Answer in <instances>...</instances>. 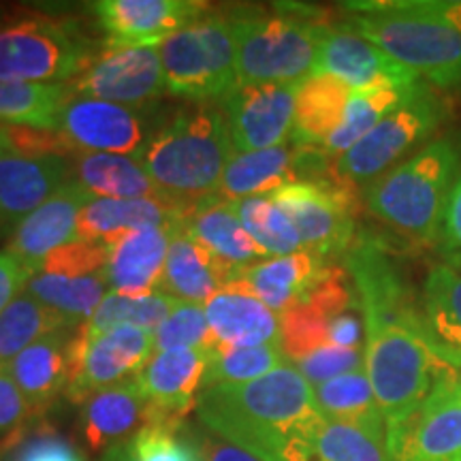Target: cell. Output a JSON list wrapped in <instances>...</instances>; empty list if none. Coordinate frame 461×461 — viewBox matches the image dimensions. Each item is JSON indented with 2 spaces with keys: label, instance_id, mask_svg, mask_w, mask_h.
Segmentation results:
<instances>
[{
  "label": "cell",
  "instance_id": "1",
  "mask_svg": "<svg viewBox=\"0 0 461 461\" xmlns=\"http://www.w3.org/2000/svg\"><path fill=\"white\" fill-rule=\"evenodd\" d=\"M344 261L366 327L363 367L380 412L393 423L417 411L447 376L461 372V355L436 338L423 302L414 299L376 238L357 235Z\"/></svg>",
  "mask_w": 461,
  "mask_h": 461
},
{
  "label": "cell",
  "instance_id": "2",
  "mask_svg": "<svg viewBox=\"0 0 461 461\" xmlns=\"http://www.w3.org/2000/svg\"><path fill=\"white\" fill-rule=\"evenodd\" d=\"M197 412L205 428L258 461H316L325 417L291 363L250 383L203 389Z\"/></svg>",
  "mask_w": 461,
  "mask_h": 461
},
{
  "label": "cell",
  "instance_id": "3",
  "mask_svg": "<svg viewBox=\"0 0 461 461\" xmlns=\"http://www.w3.org/2000/svg\"><path fill=\"white\" fill-rule=\"evenodd\" d=\"M346 24L436 88L461 84V0L344 3Z\"/></svg>",
  "mask_w": 461,
  "mask_h": 461
},
{
  "label": "cell",
  "instance_id": "4",
  "mask_svg": "<svg viewBox=\"0 0 461 461\" xmlns=\"http://www.w3.org/2000/svg\"><path fill=\"white\" fill-rule=\"evenodd\" d=\"M233 157V141L222 109L193 103L173 115L163 129L152 132L135 160L160 193L194 205L218 193Z\"/></svg>",
  "mask_w": 461,
  "mask_h": 461
},
{
  "label": "cell",
  "instance_id": "5",
  "mask_svg": "<svg viewBox=\"0 0 461 461\" xmlns=\"http://www.w3.org/2000/svg\"><path fill=\"white\" fill-rule=\"evenodd\" d=\"M238 48L240 86L302 84L314 71L321 39L333 22L327 11L297 3L227 11Z\"/></svg>",
  "mask_w": 461,
  "mask_h": 461
},
{
  "label": "cell",
  "instance_id": "6",
  "mask_svg": "<svg viewBox=\"0 0 461 461\" xmlns=\"http://www.w3.org/2000/svg\"><path fill=\"white\" fill-rule=\"evenodd\" d=\"M459 169L461 132H448L376 177L366 188L367 210L408 238L436 241Z\"/></svg>",
  "mask_w": 461,
  "mask_h": 461
},
{
  "label": "cell",
  "instance_id": "7",
  "mask_svg": "<svg viewBox=\"0 0 461 461\" xmlns=\"http://www.w3.org/2000/svg\"><path fill=\"white\" fill-rule=\"evenodd\" d=\"M167 90L201 105L224 101L238 88V48L230 20L210 9L158 45Z\"/></svg>",
  "mask_w": 461,
  "mask_h": 461
},
{
  "label": "cell",
  "instance_id": "8",
  "mask_svg": "<svg viewBox=\"0 0 461 461\" xmlns=\"http://www.w3.org/2000/svg\"><path fill=\"white\" fill-rule=\"evenodd\" d=\"M447 113V101L420 79L408 90L400 105L384 115L355 148L333 158V176L353 188L376 180L393 169L408 149L428 140Z\"/></svg>",
  "mask_w": 461,
  "mask_h": 461
},
{
  "label": "cell",
  "instance_id": "9",
  "mask_svg": "<svg viewBox=\"0 0 461 461\" xmlns=\"http://www.w3.org/2000/svg\"><path fill=\"white\" fill-rule=\"evenodd\" d=\"M90 41L77 26L31 15L0 28V79L62 84L90 68Z\"/></svg>",
  "mask_w": 461,
  "mask_h": 461
},
{
  "label": "cell",
  "instance_id": "10",
  "mask_svg": "<svg viewBox=\"0 0 461 461\" xmlns=\"http://www.w3.org/2000/svg\"><path fill=\"white\" fill-rule=\"evenodd\" d=\"M274 199L295 224L303 250L327 258L346 255L357 238L355 188L344 182H291Z\"/></svg>",
  "mask_w": 461,
  "mask_h": 461
},
{
  "label": "cell",
  "instance_id": "11",
  "mask_svg": "<svg viewBox=\"0 0 461 461\" xmlns=\"http://www.w3.org/2000/svg\"><path fill=\"white\" fill-rule=\"evenodd\" d=\"M154 353V331L141 327L120 325L101 336H88L77 327L65 395L73 403H86L99 391L135 378Z\"/></svg>",
  "mask_w": 461,
  "mask_h": 461
},
{
  "label": "cell",
  "instance_id": "12",
  "mask_svg": "<svg viewBox=\"0 0 461 461\" xmlns=\"http://www.w3.org/2000/svg\"><path fill=\"white\" fill-rule=\"evenodd\" d=\"M389 461H461V372L447 376L417 411L387 423Z\"/></svg>",
  "mask_w": 461,
  "mask_h": 461
},
{
  "label": "cell",
  "instance_id": "13",
  "mask_svg": "<svg viewBox=\"0 0 461 461\" xmlns=\"http://www.w3.org/2000/svg\"><path fill=\"white\" fill-rule=\"evenodd\" d=\"M71 86L75 95L129 109L152 105L167 90L158 48L103 50Z\"/></svg>",
  "mask_w": 461,
  "mask_h": 461
},
{
  "label": "cell",
  "instance_id": "14",
  "mask_svg": "<svg viewBox=\"0 0 461 461\" xmlns=\"http://www.w3.org/2000/svg\"><path fill=\"white\" fill-rule=\"evenodd\" d=\"M297 90L299 84H257L230 92L221 105L235 154L285 146L293 132Z\"/></svg>",
  "mask_w": 461,
  "mask_h": 461
},
{
  "label": "cell",
  "instance_id": "15",
  "mask_svg": "<svg viewBox=\"0 0 461 461\" xmlns=\"http://www.w3.org/2000/svg\"><path fill=\"white\" fill-rule=\"evenodd\" d=\"M103 32V50L158 48L212 9L201 0H99L90 3Z\"/></svg>",
  "mask_w": 461,
  "mask_h": 461
},
{
  "label": "cell",
  "instance_id": "16",
  "mask_svg": "<svg viewBox=\"0 0 461 461\" xmlns=\"http://www.w3.org/2000/svg\"><path fill=\"white\" fill-rule=\"evenodd\" d=\"M312 75H330L353 90L376 86H408L420 79L376 45L357 34L348 24H333L322 34Z\"/></svg>",
  "mask_w": 461,
  "mask_h": 461
},
{
  "label": "cell",
  "instance_id": "17",
  "mask_svg": "<svg viewBox=\"0 0 461 461\" xmlns=\"http://www.w3.org/2000/svg\"><path fill=\"white\" fill-rule=\"evenodd\" d=\"M58 131L75 152H101L132 157L146 143V132L135 109L73 95L60 115Z\"/></svg>",
  "mask_w": 461,
  "mask_h": 461
},
{
  "label": "cell",
  "instance_id": "18",
  "mask_svg": "<svg viewBox=\"0 0 461 461\" xmlns=\"http://www.w3.org/2000/svg\"><path fill=\"white\" fill-rule=\"evenodd\" d=\"M90 199L95 197L77 182H67L54 197L15 224L7 252L26 272L41 274L43 261L51 252L79 240V214Z\"/></svg>",
  "mask_w": 461,
  "mask_h": 461
},
{
  "label": "cell",
  "instance_id": "19",
  "mask_svg": "<svg viewBox=\"0 0 461 461\" xmlns=\"http://www.w3.org/2000/svg\"><path fill=\"white\" fill-rule=\"evenodd\" d=\"M205 370L207 350L201 348H171L149 357L135 380L152 406L154 423H182L197 408Z\"/></svg>",
  "mask_w": 461,
  "mask_h": 461
},
{
  "label": "cell",
  "instance_id": "20",
  "mask_svg": "<svg viewBox=\"0 0 461 461\" xmlns=\"http://www.w3.org/2000/svg\"><path fill=\"white\" fill-rule=\"evenodd\" d=\"M177 224L180 222L129 230L107 241V265L103 274L113 293L140 297L160 291L167 255Z\"/></svg>",
  "mask_w": 461,
  "mask_h": 461
},
{
  "label": "cell",
  "instance_id": "21",
  "mask_svg": "<svg viewBox=\"0 0 461 461\" xmlns=\"http://www.w3.org/2000/svg\"><path fill=\"white\" fill-rule=\"evenodd\" d=\"M205 316L221 344L280 346V314L255 295L244 278H233L205 303Z\"/></svg>",
  "mask_w": 461,
  "mask_h": 461
},
{
  "label": "cell",
  "instance_id": "22",
  "mask_svg": "<svg viewBox=\"0 0 461 461\" xmlns=\"http://www.w3.org/2000/svg\"><path fill=\"white\" fill-rule=\"evenodd\" d=\"M73 165L62 157L22 158L0 154V227L24 221L71 182Z\"/></svg>",
  "mask_w": 461,
  "mask_h": 461
},
{
  "label": "cell",
  "instance_id": "23",
  "mask_svg": "<svg viewBox=\"0 0 461 461\" xmlns=\"http://www.w3.org/2000/svg\"><path fill=\"white\" fill-rule=\"evenodd\" d=\"M194 205L169 197L90 199L79 214L77 235L79 240L107 244L129 230L182 222Z\"/></svg>",
  "mask_w": 461,
  "mask_h": 461
},
{
  "label": "cell",
  "instance_id": "24",
  "mask_svg": "<svg viewBox=\"0 0 461 461\" xmlns=\"http://www.w3.org/2000/svg\"><path fill=\"white\" fill-rule=\"evenodd\" d=\"M184 229L199 240L218 261L233 269L235 276L244 269L261 263V258H272L252 240L241 224L233 201L222 197H207L199 201L184 218Z\"/></svg>",
  "mask_w": 461,
  "mask_h": 461
},
{
  "label": "cell",
  "instance_id": "25",
  "mask_svg": "<svg viewBox=\"0 0 461 461\" xmlns=\"http://www.w3.org/2000/svg\"><path fill=\"white\" fill-rule=\"evenodd\" d=\"M235 276L233 269L218 261L207 248L177 224L167 255L160 291L184 303L205 305Z\"/></svg>",
  "mask_w": 461,
  "mask_h": 461
},
{
  "label": "cell",
  "instance_id": "26",
  "mask_svg": "<svg viewBox=\"0 0 461 461\" xmlns=\"http://www.w3.org/2000/svg\"><path fill=\"white\" fill-rule=\"evenodd\" d=\"M82 406V431L92 451L120 445V440L154 423L152 406L135 378L99 391Z\"/></svg>",
  "mask_w": 461,
  "mask_h": 461
},
{
  "label": "cell",
  "instance_id": "27",
  "mask_svg": "<svg viewBox=\"0 0 461 461\" xmlns=\"http://www.w3.org/2000/svg\"><path fill=\"white\" fill-rule=\"evenodd\" d=\"M75 331L58 330L48 333L7 366V372L31 411H43L62 391H67Z\"/></svg>",
  "mask_w": 461,
  "mask_h": 461
},
{
  "label": "cell",
  "instance_id": "28",
  "mask_svg": "<svg viewBox=\"0 0 461 461\" xmlns=\"http://www.w3.org/2000/svg\"><path fill=\"white\" fill-rule=\"evenodd\" d=\"M327 265L312 252L299 250L286 257H272L244 269L240 278L248 282L261 302L272 308L276 314L302 303L305 295L319 285L325 276Z\"/></svg>",
  "mask_w": 461,
  "mask_h": 461
},
{
  "label": "cell",
  "instance_id": "29",
  "mask_svg": "<svg viewBox=\"0 0 461 461\" xmlns=\"http://www.w3.org/2000/svg\"><path fill=\"white\" fill-rule=\"evenodd\" d=\"M353 88L330 75H310L299 84L291 141L297 148L322 149L344 122Z\"/></svg>",
  "mask_w": 461,
  "mask_h": 461
},
{
  "label": "cell",
  "instance_id": "30",
  "mask_svg": "<svg viewBox=\"0 0 461 461\" xmlns=\"http://www.w3.org/2000/svg\"><path fill=\"white\" fill-rule=\"evenodd\" d=\"M71 165L75 171V182L96 199L167 197L132 157L77 152Z\"/></svg>",
  "mask_w": 461,
  "mask_h": 461
},
{
  "label": "cell",
  "instance_id": "31",
  "mask_svg": "<svg viewBox=\"0 0 461 461\" xmlns=\"http://www.w3.org/2000/svg\"><path fill=\"white\" fill-rule=\"evenodd\" d=\"M295 182V148L278 146L258 152L235 154L218 188V197L227 201H241L276 190Z\"/></svg>",
  "mask_w": 461,
  "mask_h": 461
},
{
  "label": "cell",
  "instance_id": "32",
  "mask_svg": "<svg viewBox=\"0 0 461 461\" xmlns=\"http://www.w3.org/2000/svg\"><path fill=\"white\" fill-rule=\"evenodd\" d=\"M73 95L71 84L5 82L0 79V122L58 131L60 115Z\"/></svg>",
  "mask_w": 461,
  "mask_h": 461
},
{
  "label": "cell",
  "instance_id": "33",
  "mask_svg": "<svg viewBox=\"0 0 461 461\" xmlns=\"http://www.w3.org/2000/svg\"><path fill=\"white\" fill-rule=\"evenodd\" d=\"M316 461H389L387 420H330L316 438Z\"/></svg>",
  "mask_w": 461,
  "mask_h": 461
},
{
  "label": "cell",
  "instance_id": "34",
  "mask_svg": "<svg viewBox=\"0 0 461 461\" xmlns=\"http://www.w3.org/2000/svg\"><path fill=\"white\" fill-rule=\"evenodd\" d=\"M58 330H77L56 310L37 302L28 293L15 297L0 312V370L7 367L28 346Z\"/></svg>",
  "mask_w": 461,
  "mask_h": 461
},
{
  "label": "cell",
  "instance_id": "35",
  "mask_svg": "<svg viewBox=\"0 0 461 461\" xmlns=\"http://www.w3.org/2000/svg\"><path fill=\"white\" fill-rule=\"evenodd\" d=\"M105 274L84 276V278L37 274L28 282L26 291L37 302L65 316L73 327H82L105 299Z\"/></svg>",
  "mask_w": 461,
  "mask_h": 461
},
{
  "label": "cell",
  "instance_id": "36",
  "mask_svg": "<svg viewBox=\"0 0 461 461\" xmlns=\"http://www.w3.org/2000/svg\"><path fill=\"white\" fill-rule=\"evenodd\" d=\"M412 86L402 88V86L384 84L376 86V88L353 90L348 107H346L344 113V122L339 124V129L330 137V141L322 146V152H325L327 157L338 158L348 152L350 148H355L357 143H359L363 137L384 118V115L391 113L397 105H400Z\"/></svg>",
  "mask_w": 461,
  "mask_h": 461
},
{
  "label": "cell",
  "instance_id": "37",
  "mask_svg": "<svg viewBox=\"0 0 461 461\" xmlns=\"http://www.w3.org/2000/svg\"><path fill=\"white\" fill-rule=\"evenodd\" d=\"M285 359L280 346H229L216 342L207 350L203 389L250 383L278 370L286 363Z\"/></svg>",
  "mask_w": 461,
  "mask_h": 461
},
{
  "label": "cell",
  "instance_id": "38",
  "mask_svg": "<svg viewBox=\"0 0 461 461\" xmlns=\"http://www.w3.org/2000/svg\"><path fill=\"white\" fill-rule=\"evenodd\" d=\"M177 303H180V299L171 297L165 291H154L149 295L140 297L120 295V293L109 291L99 308H96V312L92 314V319L84 322L82 331L88 333V336H101V333L120 325L157 331L160 322L171 314V310Z\"/></svg>",
  "mask_w": 461,
  "mask_h": 461
},
{
  "label": "cell",
  "instance_id": "39",
  "mask_svg": "<svg viewBox=\"0 0 461 461\" xmlns=\"http://www.w3.org/2000/svg\"><path fill=\"white\" fill-rule=\"evenodd\" d=\"M233 205L244 229L269 257H286L303 250L295 224L276 203L274 194L233 201Z\"/></svg>",
  "mask_w": 461,
  "mask_h": 461
},
{
  "label": "cell",
  "instance_id": "40",
  "mask_svg": "<svg viewBox=\"0 0 461 461\" xmlns=\"http://www.w3.org/2000/svg\"><path fill=\"white\" fill-rule=\"evenodd\" d=\"M420 302L436 338L461 355V272L451 265L431 269Z\"/></svg>",
  "mask_w": 461,
  "mask_h": 461
},
{
  "label": "cell",
  "instance_id": "41",
  "mask_svg": "<svg viewBox=\"0 0 461 461\" xmlns=\"http://www.w3.org/2000/svg\"><path fill=\"white\" fill-rule=\"evenodd\" d=\"M322 417L330 420H370L383 417L366 367L314 387Z\"/></svg>",
  "mask_w": 461,
  "mask_h": 461
},
{
  "label": "cell",
  "instance_id": "42",
  "mask_svg": "<svg viewBox=\"0 0 461 461\" xmlns=\"http://www.w3.org/2000/svg\"><path fill=\"white\" fill-rule=\"evenodd\" d=\"M129 445L132 461H205L203 440L182 423H154L137 431Z\"/></svg>",
  "mask_w": 461,
  "mask_h": 461
},
{
  "label": "cell",
  "instance_id": "43",
  "mask_svg": "<svg viewBox=\"0 0 461 461\" xmlns=\"http://www.w3.org/2000/svg\"><path fill=\"white\" fill-rule=\"evenodd\" d=\"M218 342L210 322H207L205 308L180 302L171 310V314L160 322L154 331V346L157 353L171 348H201L210 350Z\"/></svg>",
  "mask_w": 461,
  "mask_h": 461
},
{
  "label": "cell",
  "instance_id": "44",
  "mask_svg": "<svg viewBox=\"0 0 461 461\" xmlns=\"http://www.w3.org/2000/svg\"><path fill=\"white\" fill-rule=\"evenodd\" d=\"M0 154H14L22 158L68 157L77 154L60 131L32 129V126L0 124Z\"/></svg>",
  "mask_w": 461,
  "mask_h": 461
},
{
  "label": "cell",
  "instance_id": "45",
  "mask_svg": "<svg viewBox=\"0 0 461 461\" xmlns=\"http://www.w3.org/2000/svg\"><path fill=\"white\" fill-rule=\"evenodd\" d=\"M107 265V246L101 241L77 240L67 244L43 261L41 274L65 276V278H84V276H96L105 272Z\"/></svg>",
  "mask_w": 461,
  "mask_h": 461
},
{
  "label": "cell",
  "instance_id": "46",
  "mask_svg": "<svg viewBox=\"0 0 461 461\" xmlns=\"http://www.w3.org/2000/svg\"><path fill=\"white\" fill-rule=\"evenodd\" d=\"M363 363H366L363 348L325 346V348L314 350V353L305 355L299 361H295V367L312 387H319V384L342 376V374L361 370Z\"/></svg>",
  "mask_w": 461,
  "mask_h": 461
},
{
  "label": "cell",
  "instance_id": "47",
  "mask_svg": "<svg viewBox=\"0 0 461 461\" xmlns=\"http://www.w3.org/2000/svg\"><path fill=\"white\" fill-rule=\"evenodd\" d=\"M11 461H84V457L75 451V447L65 438L50 429H43L26 438L15 448Z\"/></svg>",
  "mask_w": 461,
  "mask_h": 461
},
{
  "label": "cell",
  "instance_id": "48",
  "mask_svg": "<svg viewBox=\"0 0 461 461\" xmlns=\"http://www.w3.org/2000/svg\"><path fill=\"white\" fill-rule=\"evenodd\" d=\"M31 406L26 403L24 395L20 393L7 367L0 370V438L15 434L31 417Z\"/></svg>",
  "mask_w": 461,
  "mask_h": 461
},
{
  "label": "cell",
  "instance_id": "49",
  "mask_svg": "<svg viewBox=\"0 0 461 461\" xmlns=\"http://www.w3.org/2000/svg\"><path fill=\"white\" fill-rule=\"evenodd\" d=\"M440 240L442 248H445V255L455 265H461V176L455 182L451 194H448Z\"/></svg>",
  "mask_w": 461,
  "mask_h": 461
},
{
  "label": "cell",
  "instance_id": "50",
  "mask_svg": "<svg viewBox=\"0 0 461 461\" xmlns=\"http://www.w3.org/2000/svg\"><path fill=\"white\" fill-rule=\"evenodd\" d=\"M32 274L26 272L15 257L9 252H0V312L22 295V291L28 286Z\"/></svg>",
  "mask_w": 461,
  "mask_h": 461
},
{
  "label": "cell",
  "instance_id": "51",
  "mask_svg": "<svg viewBox=\"0 0 461 461\" xmlns=\"http://www.w3.org/2000/svg\"><path fill=\"white\" fill-rule=\"evenodd\" d=\"M201 440H203L205 461H258L257 457H252L250 453L229 445L227 440H222V438L218 436H205L201 438Z\"/></svg>",
  "mask_w": 461,
  "mask_h": 461
},
{
  "label": "cell",
  "instance_id": "52",
  "mask_svg": "<svg viewBox=\"0 0 461 461\" xmlns=\"http://www.w3.org/2000/svg\"><path fill=\"white\" fill-rule=\"evenodd\" d=\"M103 461H132L129 445H126V442H120V445L109 448L105 459H103Z\"/></svg>",
  "mask_w": 461,
  "mask_h": 461
},
{
  "label": "cell",
  "instance_id": "53",
  "mask_svg": "<svg viewBox=\"0 0 461 461\" xmlns=\"http://www.w3.org/2000/svg\"><path fill=\"white\" fill-rule=\"evenodd\" d=\"M5 15V9L3 7H0V17H3Z\"/></svg>",
  "mask_w": 461,
  "mask_h": 461
},
{
  "label": "cell",
  "instance_id": "54",
  "mask_svg": "<svg viewBox=\"0 0 461 461\" xmlns=\"http://www.w3.org/2000/svg\"><path fill=\"white\" fill-rule=\"evenodd\" d=\"M3 370H5V367H3Z\"/></svg>",
  "mask_w": 461,
  "mask_h": 461
},
{
  "label": "cell",
  "instance_id": "55",
  "mask_svg": "<svg viewBox=\"0 0 461 461\" xmlns=\"http://www.w3.org/2000/svg\"><path fill=\"white\" fill-rule=\"evenodd\" d=\"M0 124H3V122H0Z\"/></svg>",
  "mask_w": 461,
  "mask_h": 461
}]
</instances>
